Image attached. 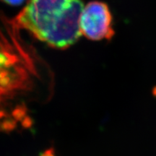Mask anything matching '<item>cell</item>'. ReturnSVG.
<instances>
[{
    "label": "cell",
    "instance_id": "obj_1",
    "mask_svg": "<svg viewBox=\"0 0 156 156\" xmlns=\"http://www.w3.org/2000/svg\"><path fill=\"white\" fill-rule=\"evenodd\" d=\"M84 7L82 0H29L17 24L48 46L63 49L81 36Z\"/></svg>",
    "mask_w": 156,
    "mask_h": 156
},
{
    "label": "cell",
    "instance_id": "obj_2",
    "mask_svg": "<svg viewBox=\"0 0 156 156\" xmlns=\"http://www.w3.org/2000/svg\"><path fill=\"white\" fill-rule=\"evenodd\" d=\"M82 35L92 41L111 39L114 31L112 15L108 5L102 2H90L84 7L80 18Z\"/></svg>",
    "mask_w": 156,
    "mask_h": 156
},
{
    "label": "cell",
    "instance_id": "obj_3",
    "mask_svg": "<svg viewBox=\"0 0 156 156\" xmlns=\"http://www.w3.org/2000/svg\"><path fill=\"white\" fill-rule=\"evenodd\" d=\"M4 2L12 6H18L22 5L24 2L25 0H1Z\"/></svg>",
    "mask_w": 156,
    "mask_h": 156
},
{
    "label": "cell",
    "instance_id": "obj_4",
    "mask_svg": "<svg viewBox=\"0 0 156 156\" xmlns=\"http://www.w3.org/2000/svg\"><path fill=\"white\" fill-rule=\"evenodd\" d=\"M40 156H55L54 155V150L52 148H50V149L47 150L44 152V153H42Z\"/></svg>",
    "mask_w": 156,
    "mask_h": 156
}]
</instances>
